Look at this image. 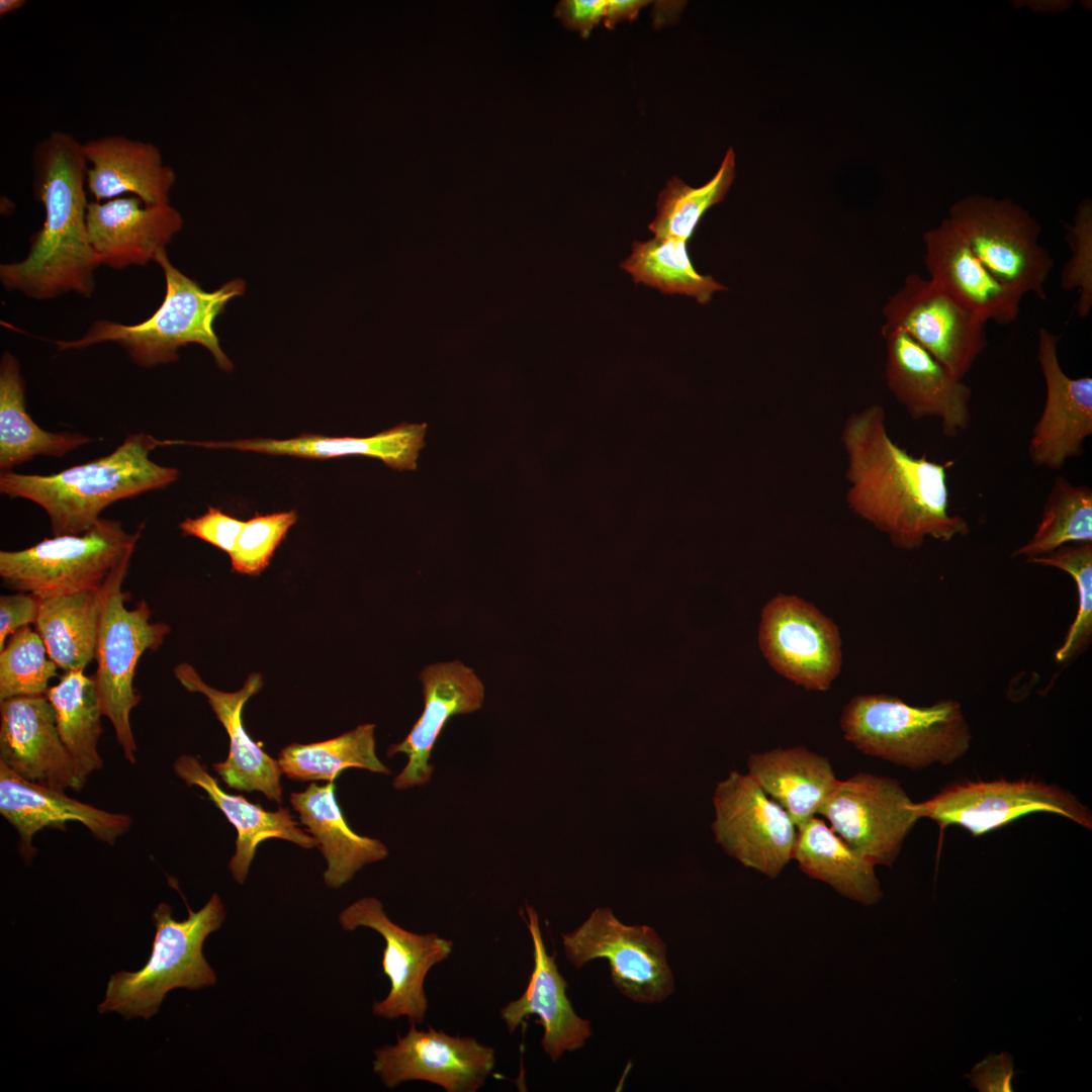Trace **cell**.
<instances>
[{
    "label": "cell",
    "instance_id": "5",
    "mask_svg": "<svg viewBox=\"0 0 1092 1092\" xmlns=\"http://www.w3.org/2000/svg\"><path fill=\"white\" fill-rule=\"evenodd\" d=\"M840 727L862 753L912 770L951 764L972 741L962 706L951 699L913 706L886 694L858 695L844 707Z\"/></svg>",
    "mask_w": 1092,
    "mask_h": 1092
},
{
    "label": "cell",
    "instance_id": "48",
    "mask_svg": "<svg viewBox=\"0 0 1092 1092\" xmlns=\"http://www.w3.org/2000/svg\"><path fill=\"white\" fill-rule=\"evenodd\" d=\"M648 3L646 0H607L605 26L613 29L620 21H633Z\"/></svg>",
    "mask_w": 1092,
    "mask_h": 1092
},
{
    "label": "cell",
    "instance_id": "6",
    "mask_svg": "<svg viewBox=\"0 0 1092 1092\" xmlns=\"http://www.w3.org/2000/svg\"><path fill=\"white\" fill-rule=\"evenodd\" d=\"M224 918V906L217 894L197 912L188 908V917L183 921L173 918L170 905L160 903L152 915L156 933L148 962L136 972L112 975L98 1011H115L125 1019H150L172 989L198 990L214 985L216 976L202 946L205 938L221 927Z\"/></svg>",
    "mask_w": 1092,
    "mask_h": 1092
},
{
    "label": "cell",
    "instance_id": "33",
    "mask_svg": "<svg viewBox=\"0 0 1092 1092\" xmlns=\"http://www.w3.org/2000/svg\"><path fill=\"white\" fill-rule=\"evenodd\" d=\"M90 441L79 433L49 432L33 421L26 410L19 361L4 352L0 361L1 472L11 471L38 455L62 457Z\"/></svg>",
    "mask_w": 1092,
    "mask_h": 1092
},
{
    "label": "cell",
    "instance_id": "30",
    "mask_svg": "<svg viewBox=\"0 0 1092 1092\" xmlns=\"http://www.w3.org/2000/svg\"><path fill=\"white\" fill-rule=\"evenodd\" d=\"M335 791L334 782L323 786L310 784L303 792L291 793L290 803L300 822L317 840L327 860L326 885L337 889L350 882L365 864L384 859L388 849L380 840L351 829Z\"/></svg>",
    "mask_w": 1092,
    "mask_h": 1092
},
{
    "label": "cell",
    "instance_id": "22",
    "mask_svg": "<svg viewBox=\"0 0 1092 1092\" xmlns=\"http://www.w3.org/2000/svg\"><path fill=\"white\" fill-rule=\"evenodd\" d=\"M86 222L99 265L114 269L155 261L183 225L169 203L145 205L135 196L89 202Z\"/></svg>",
    "mask_w": 1092,
    "mask_h": 1092
},
{
    "label": "cell",
    "instance_id": "24",
    "mask_svg": "<svg viewBox=\"0 0 1092 1092\" xmlns=\"http://www.w3.org/2000/svg\"><path fill=\"white\" fill-rule=\"evenodd\" d=\"M174 675L183 688L202 694L230 739L229 755L213 763V769L223 783L238 791H259L267 799L282 803V771L278 760L266 753L252 740L243 724L242 713L248 700L262 688V677L252 673L242 689L222 692L207 685L197 670L187 662L174 668Z\"/></svg>",
    "mask_w": 1092,
    "mask_h": 1092
},
{
    "label": "cell",
    "instance_id": "43",
    "mask_svg": "<svg viewBox=\"0 0 1092 1092\" xmlns=\"http://www.w3.org/2000/svg\"><path fill=\"white\" fill-rule=\"evenodd\" d=\"M1066 240L1071 252L1061 273V288L1077 290L1076 312L1086 317L1092 307V204L1084 199L1077 207L1073 224L1067 225Z\"/></svg>",
    "mask_w": 1092,
    "mask_h": 1092
},
{
    "label": "cell",
    "instance_id": "39",
    "mask_svg": "<svg viewBox=\"0 0 1092 1092\" xmlns=\"http://www.w3.org/2000/svg\"><path fill=\"white\" fill-rule=\"evenodd\" d=\"M735 177V155L730 148L714 177L701 187H691L674 176L659 193L656 215L648 229L656 238L689 241L700 219L721 202Z\"/></svg>",
    "mask_w": 1092,
    "mask_h": 1092
},
{
    "label": "cell",
    "instance_id": "36",
    "mask_svg": "<svg viewBox=\"0 0 1092 1092\" xmlns=\"http://www.w3.org/2000/svg\"><path fill=\"white\" fill-rule=\"evenodd\" d=\"M374 730V724H362L326 741L289 744L278 754V764L287 778L301 782H334L350 767L389 775L377 757Z\"/></svg>",
    "mask_w": 1092,
    "mask_h": 1092
},
{
    "label": "cell",
    "instance_id": "18",
    "mask_svg": "<svg viewBox=\"0 0 1092 1092\" xmlns=\"http://www.w3.org/2000/svg\"><path fill=\"white\" fill-rule=\"evenodd\" d=\"M882 335L886 383L907 414L914 421L937 419L946 438L965 432L971 422V387L902 330L882 328Z\"/></svg>",
    "mask_w": 1092,
    "mask_h": 1092
},
{
    "label": "cell",
    "instance_id": "16",
    "mask_svg": "<svg viewBox=\"0 0 1092 1092\" xmlns=\"http://www.w3.org/2000/svg\"><path fill=\"white\" fill-rule=\"evenodd\" d=\"M339 922L347 931L373 929L385 941L382 970L390 989L383 1000L373 1003L374 1015L386 1019L405 1016L410 1023L422 1024L428 1010L425 978L452 953L453 941L434 932L420 934L402 928L389 919L374 897L353 902L340 913Z\"/></svg>",
    "mask_w": 1092,
    "mask_h": 1092
},
{
    "label": "cell",
    "instance_id": "42",
    "mask_svg": "<svg viewBox=\"0 0 1092 1092\" xmlns=\"http://www.w3.org/2000/svg\"><path fill=\"white\" fill-rule=\"evenodd\" d=\"M297 513L256 515L244 523L235 549L230 554L233 571L258 575L270 563L276 548L296 523Z\"/></svg>",
    "mask_w": 1092,
    "mask_h": 1092
},
{
    "label": "cell",
    "instance_id": "41",
    "mask_svg": "<svg viewBox=\"0 0 1092 1092\" xmlns=\"http://www.w3.org/2000/svg\"><path fill=\"white\" fill-rule=\"evenodd\" d=\"M1028 562L1058 568L1074 579L1078 593V610L1068 630L1064 644L1055 658L1067 663L1090 645L1092 638V543L1064 545L1055 551Z\"/></svg>",
    "mask_w": 1092,
    "mask_h": 1092
},
{
    "label": "cell",
    "instance_id": "14",
    "mask_svg": "<svg viewBox=\"0 0 1092 1092\" xmlns=\"http://www.w3.org/2000/svg\"><path fill=\"white\" fill-rule=\"evenodd\" d=\"M716 841L744 867L777 878L793 859L797 827L785 809L747 774L735 770L713 796Z\"/></svg>",
    "mask_w": 1092,
    "mask_h": 1092
},
{
    "label": "cell",
    "instance_id": "15",
    "mask_svg": "<svg viewBox=\"0 0 1092 1092\" xmlns=\"http://www.w3.org/2000/svg\"><path fill=\"white\" fill-rule=\"evenodd\" d=\"M900 783L857 772L839 781L818 810L830 827L875 866H892L919 817Z\"/></svg>",
    "mask_w": 1092,
    "mask_h": 1092
},
{
    "label": "cell",
    "instance_id": "9",
    "mask_svg": "<svg viewBox=\"0 0 1092 1092\" xmlns=\"http://www.w3.org/2000/svg\"><path fill=\"white\" fill-rule=\"evenodd\" d=\"M992 275L1019 297L1045 299L1054 259L1038 243L1040 224L1008 198L972 194L958 199L946 217Z\"/></svg>",
    "mask_w": 1092,
    "mask_h": 1092
},
{
    "label": "cell",
    "instance_id": "28",
    "mask_svg": "<svg viewBox=\"0 0 1092 1092\" xmlns=\"http://www.w3.org/2000/svg\"><path fill=\"white\" fill-rule=\"evenodd\" d=\"M173 769L188 787L203 790L236 828V852L230 860L229 869L237 883L243 884L246 881L256 850L266 839H284L303 848H312L318 844L313 836L298 827V822L288 809L267 811L243 796L225 792L197 757L182 754L174 761Z\"/></svg>",
    "mask_w": 1092,
    "mask_h": 1092
},
{
    "label": "cell",
    "instance_id": "26",
    "mask_svg": "<svg viewBox=\"0 0 1092 1092\" xmlns=\"http://www.w3.org/2000/svg\"><path fill=\"white\" fill-rule=\"evenodd\" d=\"M924 265L929 279L986 323H1013L1021 297L1000 283L944 218L923 234Z\"/></svg>",
    "mask_w": 1092,
    "mask_h": 1092
},
{
    "label": "cell",
    "instance_id": "10",
    "mask_svg": "<svg viewBox=\"0 0 1092 1092\" xmlns=\"http://www.w3.org/2000/svg\"><path fill=\"white\" fill-rule=\"evenodd\" d=\"M913 806L919 819L929 818L941 830L948 825H958L973 836L983 835L1035 812L1059 814L1092 829L1090 809L1074 794L1063 787L1033 779L965 781Z\"/></svg>",
    "mask_w": 1092,
    "mask_h": 1092
},
{
    "label": "cell",
    "instance_id": "49",
    "mask_svg": "<svg viewBox=\"0 0 1092 1092\" xmlns=\"http://www.w3.org/2000/svg\"><path fill=\"white\" fill-rule=\"evenodd\" d=\"M26 3L25 0H0V16L3 17L11 12L17 11Z\"/></svg>",
    "mask_w": 1092,
    "mask_h": 1092
},
{
    "label": "cell",
    "instance_id": "11",
    "mask_svg": "<svg viewBox=\"0 0 1092 1092\" xmlns=\"http://www.w3.org/2000/svg\"><path fill=\"white\" fill-rule=\"evenodd\" d=\"M561 938L566 959L576 969L595 959H606L614 985L635 1002H661L674 990L666 947L655 930L647 925H626L610 908H597Z\"/></svg>",
    "mask_w": 1092,
    "mask_h": 1092
},
{
    "label": "cell",
    "instance_id": "25",
    "mask_svg": "<svg viewBox=\"0 0 1092 1092\" xmlns=\"http://www.w3.org/2000/svg\"><path fill=\"white\" fill-rule=\"evenodd\" d=\"M527 926L533 941V971L524 994L500 1009V1018L510 1032L535 1014L544 1029L541 1045L548 1057L558 1061L565 1052L582 1048L592 1036L588 1020L579 1017L566 996L568 984L559 973L554 957L547 953L537 912L526 905Z\"/></svg>",
    "mask_w": 1092,
    "mask_h": 1092
},
{
    "label": "cell",
    "instance_id": "21",
    "mask_svg": "<svg viewBox=\"0 0 1092 1092\" xmlns=\"http://www.w3.org/2000/svg\"><path fill=\"white\" fill-rule=\"evenodd\" d=\"M424 710L406 737L391 744L387 756L403 753L407 763L393 780V787L405 790L430 782L434 765L432 750L447 722L456 715L479 710L484 686L472 668L462 662H440L425 666L420 673Z\"/></svg>",
    "mask_w": 1092,
    "mask_h": 1092
},
{
    "label": "cell",
    "instance_id": "27",
    "mask_svg": "<svg viewBox=\"0 0 1092 1092\" xmlns=\"http://www.w3.org/2000/svg\"><path fill=\"white\" fill-rule=\"evenodd\" d=\"M87 161L86 186L95 201L131 193L145 205L169 203L175 183L173 169L149 142L124 135H105L83 143Z\"/></svg>",
    "mask_w": 1092,
    "mask_h": 1092
},
{
    "label": "cell",
    "instance_id": "44",
    "mask_svg": "<svg viewBox=\"0 0 1092 1092\" xmlns=\"http://www.w3.org/2000/svg\"><path fill=\"white\" fill-rule=\"evenodd\" d=\"M244 523L218 508L209 507L201 516L186 518L179 528L184 535L194 536L230 555L235 549Z\"/></svg>",
    "mask_w": 1092,
    "mask_h": 1092
},
{
    "label": "cell",
    "instance_id": "23",
    "mask_svg": "<svg viewBox=\"0 0 1092 1092\" xmlns=\"http://www.w3.org/2000/svg\"><path fill=\"white\" fill-rule=\"evenodd\" d=\"M0 814L16 830L25 857L35 853L33 836L44 828L65 830L67 822L84 825L97 839L113 845L131 827L132 818L83 803L24 780L0 763Z\"/></svg>",
    "mask_w": 1092,
    "mask_h": 1092
},
{
    "label": "cell",
    "instance_id": "4",
    "mask_svg": "<svg viewBox=\"0 0 1092 1092\" xmlns=\"http://www.w3.org/2000/svg\"><path fill=\"white\" fill-rule=\"evenodd\" d=\"M155 262L162 268L166 289L162 303L150 317L134 325L98 320L78 340L55 341L57 347L82 349L112 342L134 363L150 368L176 362L179 348L193 343L207 349L221 370L232 371L234 365L220 348L214 323L230 300L245 293L244 280L234 279L205 291L170 262L166 250Z\"/></svg>",
    "mask_w": 1092,
    "mask_h": 1092
},
{
    "label": "cell",
    "instance_id": "34",
    "mask_svg": "<svg viewBox=\"0 0 1092 1092\" xmlns=\"http://www.w3.org/2000/svg\"><path fill=\"white\" fill-rule=\"evenodd\" d=\"M104 598L105 583L99 588L39 598L35 631L50 658L64 671L84 670L95 658Z\"/></svg>",
    "mask_w": 1092,
    "mask_h": 1092
},
{
    "label": "cell",
    "instance_id": "2",
    "mask_svg": "<svg viewBox=\"0 0 1092 1092\" xmlns=\"http://www.w3.org/2000/svg\"><path fill=\"white\" fill-rule=\"evenodd\" d=\"M33 191L44 220L25 258L0 265L5 289L46 300L75 292L90 297L99 265L87 233L86 170L83 144L53 131L33 151Z\"/></svg>",
    "mask_w": 1092,
    "mask_h": 1092
},
{
    "label": "cell",
    "instance_id": "12",
    "mask_svg": "<svg viewBox=\"0 0 1092 1092\" xmlns=\"http://www.w3.org/2000/svg\"><path fill=\"white\" fill-rule=\"evenodd\" d=\"M758 645L778 674L808 691L829 690L841 670L838 627L794 595L777 594L762 607Z\"/></svg>",
    "mask_w": 1092,
    "mask_h": 1092
},
{
    "label": "cell",
    "instance_id": "35",
    "mask_svg": "<svg viewBox=\"0 0 1092 1092\" xmlns=\"http://www.w3.org/2000/svg\"><path fill=\"white\" fill-rule=\"evenodd\" d=\"M56 715L60 737L74 762L83 788L88 777L102 768L98 752L103 716L93 676L84 670L65 671L46 693Z\"/></svg>",
    "mask_w": 1092,
    "mask_h": 1092
},
{
    "label": "cell",
    "instance_id": "17",
    "mask_svg": "<svg viewBox=\"0 0 1092 1092\" xmlns=\"http://www.w3.org/2000/svg\"><path fill=\"white\" fill-rule=\"evenodd\" d=\"M395 1044L374 1051L373 1072L387 1088L407 1081H426L446 1092H476L495 1064L491 1046L469 1036H452L429 1026L418 1030L410 1023Z\"/></svg>",
    "mask_w": 1092,
    "mask_h": 1092
},
{
    "label": "cell",
    "instance_id": "46",
    "mask_svg": "<svg viewBox=\"0 0 1092 1092\" xmlns=\"http://www.w3.org/2000/svg\"><path fill=\"white\" fill-rule=\"evenodd\" d=\"M1013 1061L1007 1053L988 1056L967 1075L972 1085L983 1092L1013 1091Z\"/></svg>",
    "mask_w": 1092,
    "mask_h": 1092
},
{
    "label": "cell",
    "instance_id": "7",
    "mask_svg": "<svg viewBox=\"0 0 1092 1092\" xmlns=\"http://www.w3.org/2000/svg\"><path fill=\"white\" fill-rule=\"evenodd\" d=\"M132 554L124 557L105 582V598L99 621L93 676L103 716L111 722L115 737L128 763L136 762L138 746L130 725V713L142 700L133 687L135 667L146 650H157L170 627L151 621L145 601L127 609L122 584Z\"/></svg>",
    "mask_w": 1092,
    "mask_h": 1092
},
{
    "label": "cell",
    "instance_id": "38",
    "mask_svg": "<svg viewBox=\"0 0 1092 1092\" xmlns=\"http://www.w3.org/2000/svg\"><path fill=\"white\" fill-rule=\"evenodd\" d=\"M1075 543H1092V489L1057 475L1032 537L1012 556L1028 561Z\"/></svg>",
    "mask_w": 1092,
    "mask_h": 1092
},
{
    "label": "cell",
    "instance_id": "47",
    "mask_svg": "<svg viewBox=\"0 0 1092 1092\" xmlns=\"http://www.w3.org/2000/svg\"><path fill=\"white\" fill-rule=\"evenodd\" d=\"M607 0H563L555 7V15L566 28L587 37L604 20Z\"/></svg>",
    "mask_w": 1092,
    "mask_h": 1092
},
{
    "label": "cell",
    "instance_id": "32",
    "mask_svg": "<svg viewBox=\"0 0 1092 1092\" xmlns=\"http://www.w3.org/2000/svg\"><path fill=\"white\" fill-rule=\"evenodd\" d=\"M793 859L810 878L850 900L873 905L883 897L875 864L821 818L813 816L797 827Z\"/></svg>",
    "mask_w": 1092,
    "mask_h": 1092
},
{
    "label": "cell",
    "instance_id": "40",
    "mask_svg": "<svg viewBox=\"0 0 1092 1092\" xmlns=\"http://www.w3.org/2000/svg\"><path fill=\"white\" fill-rule=\"evenodd\" d=\"M58 668L40 635L29 626L19 629L0 651V701L46 695Z\"/></svg>",
    "mask_w": 1092,
    "mask_h": 1092
},
{
    "label": "cell",
    "instance_id": "1",
    "mask_svg": "<svg viewBox=\"0 0 1092 1092\" xmlns=\"http://www.w3.org/2000/svg\"><path fill=\"white\" fill-rule=\"evenodd\" d=\"M846 454V504L902 550L926 539L949 542L970 533L965 518L950 512L945 463L914 456L896 443L886 412L874 403L850 415L842 429Z\"/></svg>",
    "mask_w": 1092,
    "mask_h": 1092
},
{
    "label": "cell",
    "instance_id": "29",
    "mask_svg": "<svg viewBox=\"0 0 1092 1092\" xmlns=\"http://www.w3.org/2000/svg\"><path fill=\"white\" fill-rule=\"evenodd\" d=\"M427 424L402 423L366 438L329 437L316 434L279 440L271 438L244 439L229 442H191L174 440V445H195L214 449H236L270 455H287L309 459H327L360 455L380 459L395 470H414L420 451L425 446Z\"/></svg>",
    "mask_w": 1092,
    "mask_h": 1092
},
{
    "label": "cell",
    "instance_id": "31",
    "mask_svg": "<svg viewBox=\"0 0 1092 1092\" xmlns=\"http://www.w3.org/2000/svg\"><path fill=\"white\" fill-rule=\"evenodd\" d=\"M748 775L789 814L796 827L815 816L836 789L830 761L803 746L752 753Z\"/></svg>",
    "mask_w": 1092,
    "mask_h": 1092
},
{
    "label": "cell",
    "instance_id": "19",
    "mask_svg": "<svg viewBox=\"0 0 1092 1092\" xmlns=\"http://www.w3.org/2000/svg\"><path fill=\"white\" fill-rule=\"evenodd\" d=\"M1058 342L1059 337L1048 329L1038 330L1037 362L1045 399L1028 444L1030 461L1055 471L1069 459L1081 457L1085 441L1092 435V378H1072L1064 372Z\"/></svg>",
    "mask_w": 1092,
    "mask_h": 1092
},
{
    "label": "cell",
    "instance_id": "13",
    "mask_svg": "<svg viewBox=\"0 0 1092 1092\" xmlns=\"http://www.w3.org/2000/svg\"><path fill=\"white\" fill-rule=\"evenodd\" d=\"M882 328L899 329L963 380L988 341L986 322L929 278L909 274L883 308Z\"/></svg>",
    "mask_w": 1092,
    "mask_h": 1092
},
{
    "label": "cell",
    "instance_id": "8",
    "mask_svg": "<svg viewBox=\"0 0 1092 1092\" xmlns=\"http://www.w3.org/2000/svg\"><path fill=\"white\" fill-rule=\"evenodd\" d=\"M141 531L100 519L79 535L46 538L31 547L0 551V576L6 586L38 598L101 587L112 570L133 554Z\"/></svg>",
    "mask_w": 1092,
    "mask_h": 1092
},
{
    "label": "cell",
    "instance_id": "45",
    "mask_svg": "<svg viewBox=\"0 0 1092 1092\" xmlns=\"http://www.w3.org/2000/svg\"><path fill=\"white\" fill-rule=\"evenodd\" d=\"M38 607L39 598L30 593L0 597V651L4 648L8 636L35 623Z\"/></svg>",
    "mask_w": 1092,
    "mask_h": 1092
},
{
    "label": "cell",
    "instance_id": "20",
    "mask_svg": "<svg viewBox=\"0 0 1092 1092\" xmlns=\"http://www.w3.org/2000/svg\"><path fill=\"white\" fill-rule=\"evenodd\" d=\"M0 763L56 791L82 789L46 695L0 701Z\"/></svg>",
    "mask_w": 1092,
    "mask_h": 1092
},
{
    "label": "cell",
    "instance_id": "37",
    "mask_svg": "<svg viewBox=\"0 0 1092 1092\" xmlns=\"http://www.w3.org/2000/svg\"><path fill=\"white\" fill-rule=\"evenodd\" d=\"M687 243L656 237L646 242H634L632 253L621 263V268L635 283L654 287L665 294L690 296L700 304H707L716 291L727 287L694 268Z\"/></svg>",
    "mask_w": 1092,
    "mask_h": 1092
},
{
    "label": "cell",
    "instance_id": "3",
    "mask_svg": "<svg viewBox=\"0 0 1092 1092\" xmlns=\"http://www.w3.org/2000/svg\"><path fill=\"white\" fill-rule=\"evenodd\" d=\"M159 441L146 433L129 435L110 454L51 475L3 471L0 491L38 505L54 536L79 535L111 504L164 488L178 478L176 468L151 459Z\"/></svg>",
    "mask_w": 1092,
    "mask_h": 1092
}]
</instances>
